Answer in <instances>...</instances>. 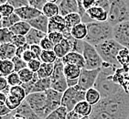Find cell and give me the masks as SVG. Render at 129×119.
Listing matches in <instances>:
<instances>
[{"mask_svg":"<svg viewBox=\"0 0 129 119\" xmlns=\"http://www.w3.org/2000/svg\"><path fill=\"white\" fill-rule=\"evenodd\" d=\"M81 119H90L89 116H84V117H82Z\"/></svg>","mask_w":129,"mask_h":119,"instance_id":"60","label":"cell"},{"mask_svg":"<svg viewBox=\"0 0 129 119\" xmlns=\"http://www.w3.org/2000/svg\"><path fill=\"white\" fill-rule=\"evenodd\" d=\"M0 71H1V77H7L15 72V66L12 60H4L0 62Z\"/></svg>","mask_w":129,"mask_h":119,"instance_id":"27","label":"cell"},{"mask_svg":"<svg viewBox=\"0 0 129 119\" xmlns=\"http://www.w3.org/2000/svg\"><path fill=\"white\" fill-rule=\"evenodd\" d=\"M20 20L21 19L16 13L8 16V17H1V21H0L1 22V28H10L17 22H19Z\"/></svg>","mask_w":129,"mask_h":119,"instance_id":"31","label":"cell"},{"mask_svg":"<svg viewBox=\"0 0 129 119\" xmlns=\"http://www.w3.org/2000/svg\"><path fill=\"white\" fill-rule=\"evenodd\" d=\"M60 0L57 1H51V0H48L47 4L44 6L42 10V14L46 16L49 18L57 17L60 15V8H59V3Z\"/></svg>","mask_w":129,"mask_h":119,"instance_id":"19","label":"cell"},{"mask_svg":"<svg viewBox=\"0 0 129 119\" xmlns=\"http://www.w3.org/2000/svg\"><path fill=\"white\" fill-rule=\"evenodd\" d=\"M48 38L52 41V43L56 46V45L60 44L62 40H64V35L60 32H51L48 34Z\"/></svg>","mask_w":129,"mask_h":119,"instance_id":"41","label":"cell"},{"mask_svg":"<svg viewBox=\"0 0 129 119\" xmlns=\"http://www.w3.org/2000/svg\"><path fill=\"white\" fill-rule=\"evenodd\" d=\"M97 51L100 54L101 58L103 59L104 62H107L110 64L114 65L118 68H121L122 66L118 62V54L121 51L124 47L121 46L119 43L115 41L114 39L109 40H106L101 44L95 46Z\"/></svg>","mask_w":129,"mask_h":119,"instance_id":"4","label":"cell"},{"mask_svg":"<svg viewBox=\"0 0 129 119\" xmlns=\"http://www.w3.org/2000/svg\"><path fill=\"white\" fill-rule=\"evenodd\" d=\"M67 114L68 110L64 106H60L50 113L45 119H67Z\"/></svg>","mask_w":129,"mask_h":119,"instance_id":"34","label":"cell"},{"mask_svg":"<svg viewBox=\"0 0 129 119\" xmlns=\"http://www.w3.org/2000/svg\"><path fill=\"white\" fill-rule=\"evenodd\" d=\"M88 17L92 22H107L108 20V12L100 7H93L86 11Z\"/></svg>","mask_w":129,"mask_h":119,"instance_id":"15","label":"cell"},{"mask_svg":"<svg viewBox=\"0 0 129 119\" xmlns=\"http://www.w3.org/2000/svg\"><path fill=\"white\" fill-rule=\"evenodd\" d=\"M53 51L55 52L58 59H63L66 55L72 51V44L71 40L68 39H64L60 44L55 46Z\"/></svg>","mask_w":129,"mask_h":119,"instance_id":"18","label":"cell"},{"mask_svg":"<svg viewBox=\"0 0 129 119\" xmlns=\"http://www.w3.org/2000/svg\"><path fill=\"white\" fill-rule=\"evenodd\" d=\"M13 112L6 105V104H0V116H5Z\"/></svg>","mask_w":129,"mask_h":119,"instance_id":"50","label":"cell"},{"mask_svg":"<svg viewBox=\"0 0 129 119\" xmlns=\"http://www.w3.org/2000/svg\"><path fill=\"white\" fill-rule=\"evenodd\" d=\"M64 67L65 65L62 62V59H58L54 63V71L52 73V76L50 77L51 82H58L60 80L66 79L64 74Z\"/></svg>","mask_w":129,"mask_h":119,"instance_id":"22","label":"cell"},{"mask_svg":"<svg viewBox=\"0 0 129 119\" xmlns=\"http://www.w3.org/2000/svg\"><path fill=\"white\" fill-rule=\"evenodd\" d=\"M0 13H1V17H8L15 13V8L8 3H7V4L0 6Z\"/></svg>","mask_w":129,"mask_h":119,"instance_id":"40","label":"cell"},{"mask_svg":"<svg viewBox=\"0 0 129 119\" xmlns=\"http://www.w3.org/2000/svg\"><path fill=\"white\" fill-rule=\"evenodd\" d=\"M57 60L58 58L53 50H43L41 57H40L41 62L48 63V64H54Z\"/></svg>","mask_w":129,"mask_h":119,"instance_id":"33","label":"cell"},{"mask_svg":"<svg viewBox=\"0 0 129 119\" xmlns=\"http://www.w3.org/2000/svg\"><path fill=\"white\" fill-rule=\"evenodd\" d=\"M89 117L90 119H114L108 113L104 112V110L100 109L96 106L92 107V113Z\"/></svg>","mask_w":129,"mask_h":119,"instance_id":"35","label":"cell"},{"mask_svg":"<svg viewBox=\"0 0 129 119\" xmlns=\"http://www.w3.org/2000/svg\"><path fill=\"white\" fill-rule=\"evenodd\" d=\"M22 60L24 61V62H26L27 63H28L29 62H31L32 60H34V56H33L32 52H31V50L28 49V50H27L25 52H24V54L22 55Z\"/></svg>","mask_w":129,"mask_h":119,"instance_id":"49","label":"cell"},{"mask_svg":"<svg viewBox=\"0 0 129 119\" xmlns=\"http://www.w3.org/2000/svg\"><path fill=\"white\" fill-rule=\"evenodd\" d=\"M15 13L19 17V18L22 21H27V22L40 17V15H42V12H40V11L32 8V7H30V6L18 8V9L15 10Z\"/></svg>","mask_w":129,"mask_h":119,"instance_id":"12","label":"cell"},{"mask_svg":"<svg viewBox=\"0 0 129 119\" xmlns=\"http://www.w3.org/2000/svg\"><path fill=\"white\" fill-rule=\"evenodd\" d=\"M64 18H65V23H66L67 29L69 30L70 32L72 31V29L75 26H77V25H79V24H81V23H82V17L79 15V13L70 14V15L66 16Z\"/></svg>","mask_w":129,"mask_h":119,"instance_id":"28","label":"cell"},{"mask_svg":"<svg viewBox=\"0 0 129 119\" xmlns=\"http://www.w3.org/2000/svg\"><path fill=\"white\" fill-rule=\"evenodd\" d=\"M82 70L76 65H65L64 67V74L66 79L68 80H75L79 79L82 73Z\"/></svg>","mask_w":129,"mask_h":119,"instance_id":"26","label":"cell"},{"mask_svg":"<svg viewBox=\"0 0 129 119\" xmlns=\"http://www.w3.org/2000/svg\"><path fill=\"white\" fill-rule=\"evenodd\" d=\"M26 102L29 104V106L40 119H45L50 114L48 107V96L46 92L30 94L26 98Z\"/></svg>","mask_w":129,"mask_h":119,"instance_id":"6","label":"cell"},{"mask_svg":"<svg viewBox=\"0 0 129 119\" xmlns=\"http://www.w3.org/2000/svg\"><path fill=\"white\" fill-rule=\"evenodd\" d=\"M114 119L129 118V93L122 90L112 96L102 98L96 105Z\"/></svg>","mask_w":129,"mask_h":119,"instance_id":"1","label":"cell"},{"mask_svg":"<svg viewBox=\"0 0 129 119\" xmlns=\"http://www.w3.org/2000/svg\"><path fill=\"white\" fill-rule=\"evenodd\" d=\"M12 62L14 63V66H15V72H19L20 71H22L23 69H26L27 68V63L26 62H24L21 58L18 57H14L12 59Z\"/></svg>","mask_w":129,"mask_h":119,"instance_id":"39","label":"cell"},{"mask_svg":"<svg viewBox=\"0 0 129 119\" xmlns=\"http://www.w3.org/2000/svg\"><path fill=\"white\" fill-rule=\"evenodd\" d=\"M29 50L32 52L33 56H34V59L40 60V57H41V54H42L43 50L40 45H32V46H30Z\"/></svg>","mask_w":129,"mask_h":119,"instance_id":"47","label":"cell"},{"mask_svg":"<svg viewBox=\"0 0 129 119\" xmlns=\"http://www.w3.org/2000/svg\"><path fill=\"white\" fill-rule=\"evenodd\" d=\"M46 33H43L40 30H37L35 28H31L30 31L27 33V35L26 36V40H27V43L29 46L32 45H40L41 40L44 39L45 37H47Z\"/></svg>","mask_w":129,"mask_h":119,"instance_id":"21","label":"cell"},{"mask_svg":"<svg viewBox=\"0 0 129 119\" xmlns=\"http://www.w3.org/2000/svg\"><path fill=\"white\" fill-rule=\"evenodd\" d=\"M12 44H14L17 48H20L25 46L27 43V40H26L25 36H18V35H15L13 38Z\"/></svg>","mask_w":129,"mask_h":119,"instance_id":"46","label":"cell"},{"mask_svg":"<svg viewBox=\"0 0 129 119\" xmlns=\"http://www.w3.org/2000/svg\"><path fill=\"white\" fill-rule=\"evenodd\" d=\"M41 65H42V62L40 60H32L31 62H29L27 63V68L33 72L34 73H37L39 71H40V67H41Z\"/></svg>","mask_w":129,"mask_h":119,"instance_id":"42","label":"cell"},{"mask_svg":"<svg viewBox=\"0 0 129 119\" xmlns=\"http://www.w3.org/2000/svg\"><path fill=\"white\" fill-rule=\"evenodd\" d=\"M29 48H30V46L28 44H26L25 46H23V47L17 48V53H16V56L22 59V55L24 54V52H25L27 50H28Z\"/></svg>","mask_w":129,"mask_h":119,"instance_id":"52","label":"cell"},{"mask_svg":"<svg viewBox=\"0 0 129 119\" xmlns=\"http://www.w3.org/2000/svg\"><path fill=\"white\" fill-rule=\"evenodd\" d=\"M123 68H124V69L126 70L127 72H128V74H129V60H128V62H127L126 64L124 65V66H123Z\"/></svg>","mask_w":129,"mask_h":119,"instance_id":"57","label":"cell"},{"mask_svg":"<svg viewBox=\"0 0 129 119\" xmlns=\"http://www.w3.org/2000/svg\"><path fill=\"white\" fill-rule=\"evenodd\" d=\"M71 34L74 39L79 40H85L88 34V27L84 23H81L79 25L75 26L71 31Z\"/></svg>","mask_w":129,"mask_h":119,"instance_id":"24","label":"cell"},{"mask_svg":"<svg viewBox=\"0 0 129 119\" xmlns=\"http://www.w3.org/2000/svg\"><path fill=\"white\" fill-rule=\"evenodd\" d=\"M62 62L64 63V65H76L81 69H84L85 68V60L82 56V54L78 53V52L72 51L70 52L69 54H67L63 59Z\"/></svg>","mask_w":129,"mask_h":119,"instance_id":"16","label":"cell"},{"mask_svg":"<svg viewBox=\"0 0 129 119\" xmlns=\"http://www.w3.org/2000/svg\"><path fill=\"white\" fill-rule=\"evenodd\" d=\"M101 72V69L98 70H86L82 69L81 76L79 78V87L82 91H88L94 87L96 80Z\"/></svg>","mask_w":129,"mask_h":119,"instance_id":"9","label":"cell"},{"mask_svg":"<svg viewBox=\"0 0 129 119\" xmlns=\"http://www.w3.org/2000/svg\"><path fill=\"white\" fill-rule=\"evenodd\" d=\"M101 100H102V96H101L100 93L98 92L96 89L92 88V89L86 91L85 101H86L88 104H91V105L94 106V105H96Z\"/></svg>","mask_w":129,"mask_h":119,"instance_id":"29","label":"cell"},{"mask_svg":"<svg viewBox=\"0 0 129 119\" xmlns=\"http://www.w3.org/2000/svg\"><path fill=\"white\" fill-rule=\"evenodd\" d=\"M54 71V64H48V63H42L40 71L37 72L38 76L40 79H47L52 76Z\"/></svg>","mask_w":129,"mask_h":119,"instance_id":"32","label":"cell"},{"mask_svg":"<svg viewBox=\"0 0 129 119\" xmlns=\"http://www.w3.org/2000/svg\"><path fill=\"white\" fill-rule=\"evenodd\" d=\"M128 119H129V118H128Z\"/></svg>","mask_w":129,"mask_h":119,"instance_id":"61","label":"cell"},{"mask_svg":"<svg viewBox=\"0 0 129 119\" xmlns=\"http://www.w3.org/2000/svg\"><path fill=\"white\" fill-rule=\"evenodd\" d=\"M13 114L17 116L23 117L25 119H40L38 116V114L32 110V108L29 106V104L26 102V100L20 104L18 108H17L13 112Z\"/></svg>","mask_w":129,"mask_h":119,"instance_id":"14","label":"cell"},{"mask_svg":"<svg viewBox=\"0 0 129 119\" xmlns=\"http://www.w3.org/2000/svg\"><path fill=\"white\" fill-rule=\"evenodd\" d=\"M113 39L121 46L129 50V21L113 27Z\"/></svg>","mask_w":129,"mask_h":119,"instance_id":"10","label":"cell"},{"mask_svg":"<svg viewBox=\"0 0 129 119\" xmlns=\"http://www.w3.org/2000/svg\"><path fill=\"white\" fill-rule=\"evenodd\" d=\"M117 69L119 68L110 63H107V62L103 63L100 74L93 87L100 93L102 98L112 96L122 90H124L114 81V75L115 74Z\"/></svg>","mask_w":129,"mask_h":119,"instance_id":"2","label":"cell"},{"mask_svg":"<svg viewBox=\"0 0 129 119\" xmlns=\"http://www.w3.org/2000/svg\"><path fill=\"white\" fill-rule=\"evenodd\" d=\"M125 2H126V5L128 7V9H129V0H125Z\"/></svg>","mask_w":129,"mask_h":119,"instance_id":"59","label":"cell"},{"mask_svg":"<svg viewBox=\"0 0 129 119\" xmlns=\"http://www.w3.org/2000/svg\"><path fill=\"white\" fill-rule=\"evenodd\" d=\"M17 53V47L12 43H6L0 45V59L4 60H12L16 57Z\"/></svg>","mask_w":129,"mask_h":119,"instance_id":"20","label":"cell"},{"mask_svg":"<svg viewBox=\"0 0 129 119\" xmlns=\"http://www.w3.org/2000/svg\"><path fill=\"white\" fill-rule=\"evenodd\" d=\"M15 35L11 32L9 28H1L0 32V43L6 44V43H12L13 38Z\"/></svg>","mask_w":129,"mask_h":119,"instance_id":"36","label":"cell"},{"mask_svg":"<svg viewBox=\"0 0 129 119\" xmlns=\"http://www.w3.org/2000/svg\"><path fill=\"white\" fill-rule=\"evenodd\" d=\"M32 27L28 24L27 21H22L20 20L19 22H17V24L13 26L12 27H10L9 29L11 30V32L14 35H18V36H27V33L29 32L30 29Z\"/></svg>","mask_w":129,"mask_h":119,"instance_id":"23","label":"cell"},{"mask_svg":"<svg viewBox=\"0 0 129 119\" xmlns=\"http://www.w3.org/2000/svg\"><path fill=\"white\" fill-rule=\"evenodd\" d=\"M129 21V9L124 0H113L108 12L107 22L113 27L118 24Z\"/></svg>","mask_w":129,"mask_h":119,"instance_id":"5","label":"cell"},{"mask_svg":"<svg viewBox=\"0 0 129 119\" xmlns=\"http://www.w3.org/2000/svg\"><path fill=\"white\" fill-rule=\"evenodd\" d=\"M8 86V81H7V78L5 77H0V90L1 92L4 91V90Z\"/></svg>","mask_w":129,"mask_h":119,"instance_id":"54","label":"cell"},{"mask_svg":"<svg viewBox=\"0 0 129 119\" xmlns=\"http://www.w3.org/2000/svg\"><path fill=\"white\" fill-rule=\"evenodd\" d=\"M82 116H81L79 114H77L74 110H72L71 112H68L67 114V119H81Z\"/></svg>","mask_w":129,"mask_h":119,"instance_id":"53","label":"cell"},{"mask_svg":"<svg viewBox=\"0 0 129 119\" xmlns=\"http://www.w3.org/2000/svg\"><path fill=\"white\" fill-rule=\"evenodd\" d=\"M47 2L48 0H29L28 1L30 7L36 8V9L40 11V12H42L43 8L47 4Z\"/></svg>","mask_w":129,"mask_h":119,"instance_id":"45","label":"cell"},{"mask_svg":"<svg viewBox=\"0 0 129 119\" xmlns=\"http://www.w3.org/2000/svg\"><path fill=\"white\" fill-rule=\"evenodd\" d=\"M49 23H50V18L44 16L43 14L40 15V17L28 21V24L31 26L32 28L40 30V31L46 33V34H48V32H49Z\"/></svg>","mask_w":129,"mask_h":119,"instance_id":"17","label":"cell"},{"mask_svg":"<svg viewBox=\"0 0 129 119\" xmlns=\"http://www.w3.org/2000/svg\"><path fill=\"white\" fill-rule=\"evenodd\" d=\"M13 114V113H12ZM11 119H25V118H23V117H20V116H17V115H14L13 114V116H12V118Z\"/></svg>","mask_w":129,"mask_h":119,"instance_id":"58","label":"cell"},{"mask_svg":"<svg viewBox=\"0 0 129 119\" xmlns=\"http://www.w3.org/2000/svg\"><path fill=\"white\" fill-rule=\"evenodd\" d=\"M82 56L85 60V68L86 70H98L101 69L104 61L97 51L96 48L89 43L85 42Z\"/></svg>","mask_w":129,"mask_h":119,"instance_id":"8","label":"cell"},{"mask_svg":"<svg viewBox=\"0 0 129 119\" xmlns=\"http://www.w3.org/2000/svg\"><path fill=\"white\" fill-rule=\"evenodd\" d=\"M19 75L20 81L22 82V83H27V82H31L35 76V73L33 72H31L28 68L23 69L22 71H20L19 72H17Z\"/></svg>","mask_w":129,"mask_h":119,"instance_id":"37","label":"cell"},{"mask_svg":"<svg viewBox=\"0 0 129 119\" xmlns=\"http://www.w3.org/2000/svg\"><path fill=\"white\" fill-rule=\"evenodd\" d=\"M87 27L88 34L84 41L94 47L113 39V27L108 22H92Z\"/></svg>","mask_w":129,"mask_h":119,"instance_id":"3","label":"cell"},{"mask_svg":"<svg viewBox=\"0 0 129 119\" xmlns=\"http://www.w3.org/2000/svg\"><path fill=\"white\" fill-rule=\"evenodd\" d=\"M67 84L69 88H72V87L77 86L79 84V79H75V80H68L67 79Z\"/></svg>","mask_w":129,"mask_h":119,"instance_id":"55","label":"cell"},{"mask_svg":"<svg viewBox=\"0 0 129 119\" xmlns=\"http://www.w3.org/2000/svg\"><path fill=\"white\" fill-rule=\"evenodd\" d=\"M40 46L41 47L42 50H53L55 48V45L53 44L51 40L48 38V35H47V37H45L44 39L41 40Z\"/></svg>","mask_w":129,"mask_h":119,"instance_id":"44","label":"cell"},{"mask_svg":"<svg viewBox=\"0 0 129 119\" xmlns=\"http://www.w3.org/2000/svg\"><path fill=\"white\" fill-rule=\"evenodd\" d=\"M7 81H8V85L11 86V87L22 85V82L20 81L19 75H18V73L16 72H14L13 73H11L10 75H8V76L7 77Z\"/></svg>","mask_w":129,"mask_h":119,"instance_id":"38","label":"cell"},{"mask_svg":"<svg viewBox=\"0 0 129 119\" xmlns=\"http://www.w3.org/2000/svg\"><path fill=\"white\" fill-rule=\"evenodd\" d=\"M111 3L112 1H109V0H96L95 6L104 8L105 11L109 12L110 8H111Z\"/></svg>","mask_w":129,"mask_h":119,"instance_id":"48","label":"cell"},{"mask_svg":"<svg viewBox=\"0 0 129 119\" xmlns=\"http://www.w3.org/2000/svg\"><path fill=\"white\" fill-rule=\"evenodd\" d=\"M82 6H83V8H84V9L86 11L89 10L90 8L95 7V2L96 1H94V0H82Z\"/></svg>","mask_w":129,"mask_h":119,"instance_id":"51","label":"cell"},{"mask_svg":"<svg viewBox=\"0 0 129 119\" xmlns=\"http://www.w3.org/2000/svg\"><path fill=\"white\" fill-rule=\"evenodd\" d=\"M92 107L93 106L91 105L90 104H88L86 101H83V102L79 103L73 110L82 117L90 116L91 114L92 113Z\"/></svg>","mask_w":129,"mask_h":119,"instance_id":"30","label":"cell"},{"mask_svg":"<svg viewBox=\"0 0 129 119\" xmlns=\"http://www.w3.org/2000/svg\"><path fill=\"white\" fill-rule=\"evenodd\" d=\"M13 116V114L11 113V114H8V115H5V116H1V119H11Z\"/></svg>","mask_w":129,"mask_h":119,"instance_id":"56","label":"cell"},{"mask_svg":"<svg viewBox=\"0 0 129 119\" xmlns=\"http://www.w3.org/2000/svg\"><path fill=\"white\" fill-rule=\"evenodd\" d=\"M8 3L12 6L13 8H15V10L29 6V3L27 0H8Z\"/></svg>","mask_w":129,"mask_h":119,"instance_id":"43","label":"cell"},{"mask_svg":"<svg viewBox=\"0 0 129 119\" xmlns=\"http://www.w3.org/2000/svg\"><path fill=\"white\" fill-rule=\"evenodd\" d=\"M85 94L86 92L82 91L79 85L68 88L67 91L62 94L61 106H64L68 112L72 111L79 103L85 101Z\"/></svg>","mask_w":129,"mask_h":119,"instance_id":"7","label":"cell"},{"mask_svg":"<svg viewBox=\"0 0 129 119\" xmlns=\"http://www.w3.org/2000/svg\"><path fill=\"white\" fill-rule=\"evenodd\" d=\"M51 89V80L50 78L47 79H39L36 82V83L33 86L32 93H44L47 92L48 90Z\"/></svg>","mask_w":129,"mask_h":119,"instance_id":"25","label":"cell"},{"mask_svg":"<svg viewBox=\"0 0 129 119\" xmlns=\"http://www.w3.org/2000/svg\"><path fill=\"white\" fill-rule=\"evenodd\" d=\"M51 32H60L63 35L67 34V33H71L67 29L66 23H65V18L62 16L59 15L57 17L50 18L49 32H48V34Z\"/></svg>","mask_w":129,"mask_h":119,"instance_id":"11","label":"cell"},{"mask_svg":"<svg viewBox=\"0 0 129 119\" xmlns=\"http://www.w3.org/2000/svg\"><path fill=\"white\" fill-rule=\"evenodd\" d=\"M60 15L65 17L73 13H78V0H60L59 3Z\"/></svg>","mask_w":129,"mask_h":119,"instance_id":"13","label":"cell"}]
</instances>
